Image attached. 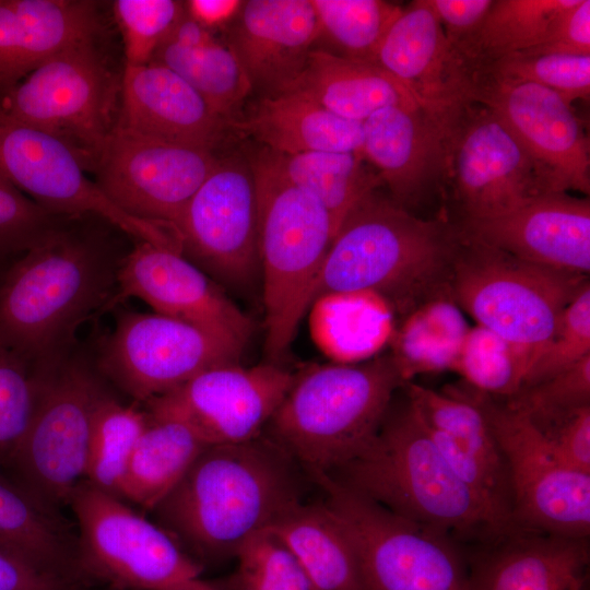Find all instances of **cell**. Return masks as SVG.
<instances>
[{
	"mask_svg": "<svg viewBox=\"0 0 590 590\" xmlns=\"http://www.w3.org/2000/svg\"><path fill=\"white\" fill-rule=\"evenodd\" d=\"M11 262L2 261L0 260V278L5 271V269L10 266Z\"/></svg>",
	"mask_w": 590,
	"mask_h": 590,
	"instance_id": "obj_55",
	"label": "cell"
},
{
	"mask_svg": "<svg viewBox=\"0 0 590 590\" xmlns=\"http://www.w3.org/2000/svg\"><path fill=\"white\" fill-rule=\"evenodd\" d=\"M35 371V410L3 470L38 503L60 514L84 479L93 416L111 391L94 355L78 344L54 365Z\"/></svg>",
	"mask_w": 590,
	"mask_h": 590,
	"instance_id": "obj_7",
	"label": "cell"
},
{
	"mask_svg": "<svg viewBox=\"0 0 590 590\" xmlns=\"http://www.w3.org/2000/svg\"><path fill=\"white\" fill-rule=\"evenodd\" d=\"M327 474L455 541L488 544L509 535L452 471L408 401L396 411L390 405L370 444Z\"/></svg>",
	"mask_w": 590,
	"mask_h": 590,
	"instance_id": "obj_4",
	"label": "cell"
},
{
	"mask_svg": "<svg viewBox=\"0 0 590 590\" xmlns=\"http://www.w3.org/2000/svg\"><path fill=\"white\" fill-rule=\"evenodd\" d=\"M459 243L457 226L418 217L374 191L346 215L334 234L314 300L332 293L371 292L393 312L405 316L450 292Z\"/></svg>",
	"mask_w": 590,
	"mask_h": 590,
	"instance_id": "obj_3",
	"label": "cell"
},
{
	"mask_svg": "<svg viewBox=\"0 0 590 590\" xmlns=\"http://www.w3.org/2000/svg\"><path fill=\"white\" fill-rule=\"evenodd\" d=\"M66 219L0 278V343L33 369L66 356L80 326L108 311L129 251Z\"/></svg>",
	"mask_w": 590,
	"mask_h": 590,
	"instance_id": "obj_1",
	"label": "cell"
},
{
	"mask_svg": "<svg viewBox=\"0 0 590 590\" xmlns=\"http://www.w3.org/2000/svg\"><path fill=\"white\" fill-rule=\"evenodd\" d=\"M469 329L450 292L405 315L390 339V356L404 382L418 374L452 370Z\"/></svg>",
	"mask_w": 590,
	"mask_h": 590,
	"instance_id": "obj_37",
	"label": "cell"
},
{
	"mask_svg": "<svg viewBox=\"0 0 590 590\" xmlns=\"http://www.w3.org/2000/svg\"><path fill=\"white\" fill-rule=\"evenodd\" d=\"M459 236L449 280L452 299L477 326L536 355L589 276L535 264Z\"/></svg>",
	"mask_w": 590,
	"mask_h": 590,
	"instance_id": "obj_8",
	"label": "cell"
},
{
	"mask_svg": "<svg viewBox=\"0 0 590 590\" xmlns=\"http://www.w3.org/2000/svg\"><path fill=\"white\" fill-rule=\"evenodd\" d=\"M534 356L533 351L475 324L469 329L452 370L475 390L509 398L521 388Z\"/></svg>",
	"mask_w": 590,
	"mask_h": 590,
	"instance_id": "obj_41",
	"label": "cell"
},
{
	"mask_svg": "<svg viewBox=\"0 0 590 590\" xmlns=\"http://www.w3.org/2000/svg\"><path fill=\"white\" fill-rule=\"evenodd\" d=\"M228 127L279 154L362 153L363 148L362 122L338 116L293 91L263 95Z\"/></svg>",
	"mask_w": 590,
	"mask_h": 590,
	"instance_id": "obj_28",
	"label": "cell"
},
{
	"mask_svg": "<svg viewBox=\"0 0 590 590\" xmlns=\"http://www.w3.org/2000/svg\"><path fill=\"white\" fill-rule=\"evenodd\" d=\"M406 396L421 421L446 439L463 465L484 471L511 491L502 450L475 403L456 387L438 392L406 382Z\"/></svg>",
	"mask_w": 590,
	"mask_h": 590,
	"instance_id": "obj_34",
	"label": "cell"
},
{
	"mask_svg": "<svg viewBox=\"0 0 590 590\" xmlns=\"http://www.w3.org/2000/svg\"><path fill=\"white\" fill-rule=\"evenodd\" d=\"M68 506L76 518L80 558L90 580L117 589L174 590L201 579L203 566L125 500L82 479Z\"/></svg>",
	"mask_w": 590,
	"mask_h": 590,
	"instance_id": "obj_12",
	"label": "cell"
},
{
	"mask_svg": "<svg viewBox=\"0 0 590 590\" xmlns=\"http://www.w3.org/2000/svg\"><path fill=\"white\" fill-rule=\"evenodd\" d=\"M316 344L341 364L362 362L377 353L393 333V311L371 292L332 293L309 307Z\"/></svg>",
	"mask_w": 590,
	"mask_h": 590,
	"instance_id": "obj_33",
	"label": "cell"
},
{
	"mask_svg": "<svg viewBox=\"0 0 590 590\" xmlns=\"http://www.w3.org/2000/svg\"><path fill=\"white\" fill-rule=\"evenodd\" d=\"M362 130V154L401 206L417 202L441 179L444 117L422 107L389 106L365 119Z\"/></svg>",
	"mask_w": 590,
	"mask_h": 590,
	"instance_id": "obj_25",
	"label": "cell"
},
{
	"mask_svg": "<svg viewBox=\"0 0 590 590\" xmlns=\"http://www.w3.org/2000/svg\"><path fill=\"white\" fill-rule=\"evenodd\" d=\"M319 37L334 55L376 63L380 43L401 5L381 0H310Z\"/></svg>",
	"mask_w": 590,
	"mask_h": 590,
	"instance_id": "obj_40",
	"label": "cell"
},
{
	"mask_svg": "<svg viewBox=\"0 0 590 590\" xmlns=\"http://www.w3.org/2000/svg\"><path fill=\"white\" fill-rule=\"evenodd\" d=\"M441 179L463 220L498 216L560 192L550 174L492 109L468 102L444 118Z\"/></svg>",
	"mask_w": 590,
	"mask_h": 590,
	"instance_id": "obj_11",
	"label": "cell"
},
{
	"mask_svg": "<svg viewBox=\"0 0 590 590\" xmlns=\"http://www.w3.org/2000/svg\"><path fill=\"white\" fill-rule=\"evenodd\" d=\"M469 102L497 114L560 192H590V145L565 99L539 84L479 70L472 72Z\"/></svg>",
	"mask_w": 590,
	"mask_h": 590,
	"instance_id": "obj_19",
	"label": "cell"
},
{
	"mask_svg": "<svg viewBox=\"0 0 590 590\" xmlns=\"http://www.w3.org/2000/svg\"><path fill=\"white\" fill-rule=\"evenodd\" d=\"M217 160L212 151L146 138L117 123L92 174L123 212L173 226Z\"/></svg>",
	"mask_w": 590,
	"mask_h": 590,
	"instance_id": "obj_17",
	"label": "cell"
},
{
	"mask_svg": "<svg viewBox=\"0 0 590 590\" xmlns=\"http://www.w3.org/2000/svg\"><path fill=\"white\" fill-rule=\"evenodd\" d=\"M0 590H85L0 552Z\"/></svg>",
	"mask_w": 590,
	"mask_h": 590,
	"instance_id": "obj_52",
	"label": "cell"
},
{
	"mask_svg": "<svg viewBox=\"0 0 590 590\" xmlns=\"http://www.w3.org/2000/svg\"><path fill=\"white\" fill-rule=\"evenodd\" d=\"M148 418L122 481L121 499L152 511L208 445L181 422Z\"/></svg>",
	"mask_w": 590,
	"mask_h": 590,
	"instance_id": "obj_35",
	"label": "cell"
},
{
	"mask_svg": "<svg viewBox=\"0 0 590 590\" xmlns=\"http://www.w3.org/2000/svg\"><path fill=\"white\" fill-rule=\"evenodd\" d=\"M131 297L240 350L252 331L250 319L202 270L179 251L148 241H137L126 255L108 310Z\"/></svg>",
	"mask_w": 590,
	"mask_h": 590,
	"instance_id": "obj_20",
	"label": "cell"
},
{
	"mask_svg": "<svg viewBox=\"0 0 590 590\" xmlns=\"http://www.w3.org/2000/svg\"><path fill=\"white\" fill-rule=\"evenodd\" d=\"M114 310V328L95 363L108 384L138 404L210 368L239 364L243 350L192 324L157 312Z\"/></svg>",
	"mask_w": 590,
	"mask_h": 590,
	"instance_id": "obj_14",
	"label": "cell"
},
{
	"mask_svg": "<svg viewBox=\"0 0 590 590\" xmlns=\"http://www.w3.org/2000/svg\"><path fill=\"white\" fill-rule=\"evenodd\" d=\"M174 590H225L223 587L199 579L198 581Z\"/></svg>",
	"mask_w": 590,
	"mask_h": 590,
	"instance_id": "obj_54",
	"label": "cell"
},
{
	"mask_svg": "<svg viewBox=\"0 0 590 590\" xmlns=\"http://www.w3.org/2000/svg\"><path fill=\"white\" fill-rule=\"evenodd\" d=\"M469 567V590H585L587 539L520 531L485 544Z\"/></svg>",
	"mask_w": 590,
	"mask_h": 590,
	"instance_id": "obj_26",
	"label": "cell"
},
{
	"mask_svg": "<svg viewBox=\"0 0 590 590\" xmlns=\"http://www.w3.org/2000/svg\"><path fill=\"white\" fill-rule=\"evenodd\" d=\"M403 384L390 355L311 367L295 376L264 435L307 474L330 473L370 444Z\"/></svg>",
	"mask_w": 590,
	"mask_h": 590,
	"instance_id": "obj_5",
	"label": "cell"
},
{
	"mask_svg": "<svg viewBox=\"0 0 590 590\" xmlns=\"http://www.w3.org/2000/svg\"><path fill=\"white\" fill-rule=\"evenodd\" d=\"M523 55H590V0H576L552 22L542 42Z\"/></svg>",
	"mask_w": 590,
	"mask_h": 590,
	"instance_id": "obj_49",
	"label": "cell"
},
{
	"mask_svg": "<svg viewBox=\"0 0 590 590\" xmlns=\"http://www.w3.org/2000/svg\"><path fill=\"white\" fill-rule=\"evenodd\" d=\"M111 7L122 38L125 67L150 63L185 13L184 2L174 0H115Z\"/></svg>",
	"mask_w": 590,
	"mask_h": 590,
	"instance_id": "obj_43",
	"label": "cell"
},
{
	"mask_svg": "<svg viewBox=\"0 0 590 590\" xmlns=\"http://www.w3.org/2000/svg\"><path fill=\"white\" fill-rule=\"evenodd\" d=\"M262 151L286 180L312 194L326 208L335 233L346 215L382 185L377 172L366 166L362 153L279 154L263 148Z\"/></svg>",
	"mask_w": 590,
	"mask_h": 590,
	"instance_id": "obj_36",
	"label": "cell"
},
{
	"mask_svg": "<svg viewBox=\"0 0 590 590\" xmlns=\"http://www.w3.org/2000/svg\"><path fill=\"white\" fill-rule=\"evenodd\" d=\"M506 405L539 429L590 405V355L544 381L521 388Z\"/></svg>",
	"mask_w": 590,
	"mask_h": 590,
	"instance_id": "obj_44",
	"label": "cell"
},
{
	"mask_svg": "<svg viewBox=\"0 0 590 590\" xmlns=\"http://www.w3.org/2000/svg\"><path fill=\"white\" fill-rule=\"evenodd\" d=\"M294 379V374L276 363L222 365L142 408L151 418L186 424L206 445L243 442L263 433Z\"/></svg>",
	"mask_w": 590,
	"mask_h": 590,
	"instance_id": "obj_18",
	"label": "cell"
},
{
	"mask_svg": "<svg viewBox=\"0 0 590 590\" xmlns=\"http://www.w3.org/2000/svg\"><path fill=\"white\" fill-rule=\"evenodd\" d=\"M62 219L0 177V260H15L43 240Z\"/></svg>",
	"mask_w": 590,
	"mask_h": 590,
	"instance_id": "obj_48",
	"label": "cell"
},
{
	"mask_svg": "<svg viewBox=\"0 0 590 590\" xmlns=\"http://www.w3.org/2000/svg\"><path fill=\"white\" fill-rule=\"evenodd\" d=\"M0 177L55 215L98 217L137 241L177 249L169 225L123 212L87 176L64 142L14 118L1 106Z\"/></svg>",
	"mask_w": 590,
	"mask_h": 590,
	"instance_id": "obj_15",
	"label": "cell"
},
{
	"mask_svg": "<svg viewBox=\"0 0 590 590\" xmlns=\"http://www.w3.org/2000/svg\"><path fill=\"white\" fill-rule=\"evenodd\" d=\"M300 471L263 433L243 442L208 445L152 512L202 566L235 558L248 538L302 502Z\"/></svg>",
	"mask_w": 590,
	"mask_h": 590,
	"instance_id": "obj_2",
	"label": "cell"
},
{
	"mask_svg": "<svg viewBox=\"0 0 590 590\" xmlns=\"http://www.w3.org/2000/svg\"><path fill=\"white\" fill-rule=\"evenodd\" d=\"M459 234L556 270L590 272V200L546 193L498 216L462 220Z\"/></svg>",
	"mask_w": 590,
	"mask_h": 590,
	"instance_id": "obj_21",
	"label": "cell"
},
{
	"mask_svg": "<svg viewBox=\"0 0 590 590\" xmlns=\"http://www.w3.org/2000/svg\"><path fill=\"white\" fill-rule=\"evenodd\" d=\"M228 590H316L304 568L270 529L248 538L238 548Z\"/></svg>",
	"mask_w": 590,
	"mask_h": 590,
	"instance_id": "obj_42",
	"label": "cell"
},
{
	"mask_svg": "<svg viewBox=\"0 0 590 590\" xmlns=\"http://www.w3.org/2000/svg\"><path fill=\"white\" fill-rule=\"evenodd\" d=\"M576 0H493L480 25L453 45L471 71L538 46Z\"/></svg>",
	"mask_w": 590,
	"mask_h": 590,
	"instance_id": "obj_38",
	"label": "cell"
},
{
	"mask_svg": "<svg viewBox=\"0 0 590 590\" xmlns=\"http://www.w3.org/2000/svg\"><path fill=\"white\" fill-rule=\"evenodd\" d=\"M539 430L563 461L590 473V405Z\"/></svg>",
	"mask_w": 590,
	"mask_h": 590,
	"instance_id": "obj_50",
	"label": "cell"
},
{
	"mask_svg": "<svg viewBox=\"0 0 590 590\" xmlns=\"http://www.w3.org/2000/svg\"><path fill=\"white\" fill-rule=\"evenodd\" d=\"M589 355L590 283L588 281L565 308L553 337L533 358L521 388L544 381Z\"/></svg>",
	"mask_w": 590,
	"mask_h": 590,
	"instance_id": "obj_47",
	"label": "cell"
},
{
	"mask_svg": "<svg viewBox=\"0 0 590 590\" xmlns=\"http://www.w3.org/2000/svg\"><path fill=\"white\" fill-rule=\"evenodd\" d=\"M243 1L238 0H190L184 2L187 14L210 30L225 24L237 15Z\"/></svg>",
	"mask_w": 590,
	"mask_h": 590,
	"instance_id": "obj_53",
	"label": "cell"
},
{
	"mask_svg": "<svg viewBox=\"0 0 590 590\" xmlns=\"http://www.w3.org/2000/svg\"><path fill=\"white\" fill-rule=\"evenodd\" d=\"M376 64L438 117L469 102L472 71L424 0L403 8L380 43Z\"/></svg>",
	"mask_w": 590,
	"mask_h": 590,
	"instance_id": "obj_22",
	"label": "cell"
},
{
	"mask_svg": "<svg viewBox=\"0 0 590 590\" xmlns=\"http://www.w3.org/2000/svg\"><path fill=\"white\" fill-rule=\"evenodd\" d=\"M118 125L146 138L212 152L229 129L182 78L155 62L125 67Z\"/></svg>",
	"mask_w": 590,
	"mask_h": 590,
	"instance_id": "obj_23",
	"label": "cell"
},
{
	"mask_svg": "<svg viewBox=\"0 0 590 590\" xmlns=\"http://www.w3.org/2000/svg\"><path fill=\"white\" fill-rule=\"evenodd\" d=\"M0 552L39 570L86 587L78 535L0 468Z\"/></svg>",
	"mask_w": 590,
	"mask_h": 590,
	"instance_id": "obj_29",
	"label": "cell"
},
{
	"mask_svg": "<svg viewBox=\"0 0 590 590\" xmlns=\"http://www.w3.org/2000/svg\"><path fill=\"white\" fill-rule=\"evenodd\" d=\"M139 405L123 404L110 392L92 421L84 480L119 499L131 455L149 421Z\"/></svg>",
	"mask_w": 590,
	"mask_h": 590,
	"instance_id": "obj_39",
	"label": "cell"
},
{
	"mask_svg": "<svg viewBox=\"0 0 590 590\" xmlns=\"http://www.w3.org/2000/svg\"><path fill=\"white\" fill-rule=\"evenodd\" d=\"M151 62L162 64L196 90L220 117L229 122L251 93V82L229 44L186 12L157 48Z\"/></svg>",
	"mask_w": 590,
	"mask_h": 590,
	"instance_id": "obj_30",
	"label": "cell"
},
{
	"mask_svg": "<svg viewBox=\"0 0 590 590\" xmlns=\"http://www.w3.org/2000/svg\"><path fill=\"white\" fill-rule=\"evenodd\" d=\"M96 37L57 51L0 97L9 115L64 142L87 173L118 123L121 97Z\"/></svg>",
	"mask_w": 590,
	"mask_h": 590,
	"instance_id": "obj_10",
	"label": "cell"
},
{
	"mask_svg": "<svg viewBox=\"0 0 590 590\" xmlns=\"http://www.w3.org/2000/svg\"><path fill=\"white\" fill-rule=\"evenodd\" d=\"M39 379L20 356L0 343V468L4 469L33 416Z\"/></svg>",
	"mask_w": 590,
	"mask_h": 590,
	"instance_id": "obj_46",
	"label": "cell"
},
{
	"mask_svg": "<svg viewBox=\"0 0 590 590\" xmlns=\"http://www.w3.org/2000/svg\"><path fill=\"white\" fill-rule=\"evenodd\" d=\"M249 163L258 202L264 349L276 363L309 310L335 231L326 208L286 180L262 150Z\"/></svg>",
	"mask_w": 590,
	"mask_h": 590,
	"instance_id": "obj_6",
	"label": "cell"
},
{
	"mask_svg": "<svg viewBox=\"0 0 590 590\" xmlns=\"http://www.w3.org/2000/svg\"><path fill=\"white\" fill-rule=\"evenodd\" d=\"M457 389L482 411L502 450L515 526L521 531L587 539L590 473L563 461L522 413L468 385Z\"/></svg>",
	"mask_w": 590,
	"mask_h": 590,
	"instance_id": "obj_13",
	"label": "cell"
},
{
	"mask_svg": "<svg viewBox=\"0 0 590 590\" xmlns=\"http://www.w3.org/2000/svg\"><path fill=\"white\" fill-rule=\"evenodd\" d=\"M439 21L448 40L455 45L483 21L493 0H424Z\"/></svg>",
	"mask_w": 590,
	"mask_h": 590,
	"instance_id": "obj_51",
	"label": "cell"
},
{
	"mask_svg": "<svg viewBox=\"0 0 590 590\" xmlns=\"http://www.w3.org/2000/svg\"><path fill=\"white\" fill-rule=\"evenodd\" d=\"M309 479L349 535L363 590H469L456 541L388 510L327 473Z\"/></svg>",
	"mask_w": 590,
	"mask_h": 590,
	"instance_id": "obj_9",
	"label": "cell"
},
{
	"mask_svg": "<svg viewBox=\"0 0 590 590\" xmlns=\"http://www.w3.org/2000/svg\"><path fill=\"white\" fill-rule=\"evenodd\" d=\"M479 70L539 84L568 104L590 95V55L514 54Z\"/></svg>",
	"mask_w": 590,
	"mask_h": 590,
	"instance_id": "obj_45",
	"label": "cell"
},
{
	"mask_svg": "<svg viewBox=\"0 0 590 590\" xmlns=\"http://www.w3.org/2000/svg\"><path fill=\"white\" fill-rule=\"evenodd\" d=\"M299 562L316 590H363L354 546L321 502H298L270 528Z\"/></svg>",
	"mask_w": 590,
	"mask_h": 590,
	"instance_id": "obj_32",
	"label": "cell"
},
{
	"mask_svg": "<svg viewBox=\"0 0 590 590\" xmlns=\"http://www.w3.org/2000/svg\"><path fill=\"white\" fill-rule=\"evenodd\" d=\"M173 227L179 252L222 288L253 285L260 276L259 229L249 160L219 157Z\"/></svg>",
	"mask_w": 590,
	"mask_h": 590,
	"instance_id": "obj_16",
	"label": "cell"
},
{
	"mask_svg": "<svg viewBox=\"0 0 590 590\" xmlns=\"http://www.w3.org/2000/svg\"><path fill=\"white\" fill-rule=\"evenodd\" d=\"M229 46L252 88L284 92L303 70L319 31L310 0H248L237 13Z\"/></svg>",
	"mask_w": 590,
	"mask_h": 590,
	"instance_id": "obj_24",
	"label": "cell"
},
{
	"mask_svg": "<svg viewBox=\"0 0 590 590\" xmlns=\"http://www.w3.org/2000/svg\"><path fill=\"white\" fill-rule=\"evenodd\" d=\"M99 28L91 1L0 0V97L47 58L97 36Z\"/></svg>",
	"mask_w": 590,
	"mask_h": 590,
	"instance_id": "obj_27",
	"label": "cell"
},
{
	"mask_svg": "<svg viewBox=\"0 0 590 590\" xmlns=\"http://www.w3.org/2000/svg\"><path fill=\"white\" fill-rule=\"evenodd\" d=\"M286 91L297 92L338 116L359 122L389 106L422 107L399 80L378 64L347 59L322 48L309 52L303 70Z\"/></svg>",
	"mask_w": 590,
	"mask_h": 590,
	"instance_id": "obj_31",
	"label": "cell"
}]
</instances>
